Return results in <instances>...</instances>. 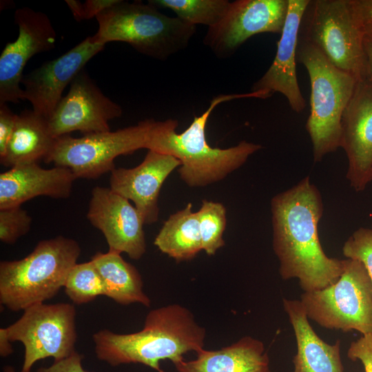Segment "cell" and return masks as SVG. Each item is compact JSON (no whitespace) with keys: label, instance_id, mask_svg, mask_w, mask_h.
Masks as SVG:
<instances>
[{"label":"cell","instance_id":"30bf717a","mask_svg":"<svg viewBox=\"0 0 372 372\" xmlns=\"http://www.w3.org/2000/svg\"><path fill=\"white\" fill-rule=\"evenodd\" d=\"M76 314L69 303H38L26 308L20 318L4 328L11 342H21L24 347L21 372H30L40 360H59L75 351Z\"/></svg>","mask_w":372,"mask_h":372},{"label":"cell","instance_id":"d6986e66","mask_svg":"<svg viewBox=\"0 0 372 372\" xmlns=\"http://www.w3.org/2000/svg\"><path fill=\"white\" fill-rule=\"evenodd\" d=\"M76 179L73 172L64 167L45 169L37 163L12 167L0 174V209L21 206L41 196L67 198Z\"/></svg>","mask_w":372,"mask_h":372},{"label":"cell","instance_id":"ba28073f","mask_svg":"<svg viewBox=\"0 0 372 372\" xmlns=\"http://www.w3.org/2000/svg\"><path fill=\"white\" fill-rule=\"evenodd\" d=\"M300 301L307 318L323 328L372 334V282L359 260L344 259L343 272L334 283L303 292Z\"/></svg>","mask_w":372,"mask_h":372},{"label":"cell","instance_id":"603a6c76","mask_svg":"<svg viewBox=\"0 0 372 372\" xmlns=\"http://www.w3.org/2000/svg\"><path fill=\"white\" fill-rule=\"evenodd\" d=\"M91 261L101 276L105 296L123 305L139 303L150 306L151 300L143 291L140 273L121 254L96 252Z\"/></svg>","mask_w":372,"mask_h":372},{"label":"cell","instance_id":"d6a6232c","mask_svg":"<svg viewBox=\"0 0 372 372\" xmlns=\"http://www.w3.org/2000/svg\"><path fill=\"white\" fill-rule=\"evenodd\" d=\"M351 3L354 17L364 29L372 22V0H351Z\"/></svg>","mask_w":372,"mask_h":372},{"label":"cell","instance_id":"277c9868","mask_svg":"<svg viewBox=\"0 0 372 372\" xmlns=\"http://www.w3.org/2000/svg\"><path fill=\"white\" fill-rule=\"evenodd\" d=\"M81 250L71 238L41 240L25 258L0 262V302L12 311L54 297L63 287Z\"/></svg>","mask_w":372,"mask_h":372},{"label":"cell","instance_id":"484cf974","mask_svg":"<svg viewBox=\"0 0 372 372\" xmlns=\"http://www.w3.org/2000/svg\"><path fill=\"white\" fill-rule=\"evenodd\" d=\"M63 287L76 304L88 303L99 296H105L103 280L91 260L76 263L70 271Z\"/></svg>","mask_w":372,"mask_h":372},{"label":"cell","instance_id":"836d02e7","mask_svg":"<svg viewBox=\"0 0 372 372\" xmlns=\"http://www.w3.org/2000/svg\"><path fill=\"white\" fill-rule=\"evenodd\" d=\"M118 0H87L83 3L85 20L96 17L99 14L110 8Z\"/></svg>","mask_w":372,"mask_h":372},{"label":"cell","instance_id":"9c48e42d","mask_svg":"<svg viewBox=\"0 0 372 372\" xmlns=\"http://www.w3.org/2000/svg\"><path fill=\"white\" fill-rule=\"evenodd\" d=\"M154 122L145 119L136 125L80 138L69 134L59 136L43 161L70 169L76 178H98L115 168L114 161L118 156L146 148Z\"/></svg>","mask_w":372,"mask_h":372},{"label":"cell","instance_id":"e0dca14e","mask_svg":"<svg viewBox=\"0 0 372 372\" xmlns=\"http://www.w3.org/2000/svg\"><path fill=\"white\" fill-rule=\"evenodd\" d=\"M181 163L176 158L148 150L144 160L133 168H114L111 172L110 189L132 201L145 224L158 220V197L162 185Z\"/></svg>","mask_w":372,"mask_h":372},{"label":"cell","instance_id":"d4e9b609","mask_svg":"<svg viewBox=\"0 0 372 372\" xmlns=\"http://www.w3.org/2000/svg\"><path fill=\"white\" fill-rule=\"evenodd\" d=\"M148 3L172 10L178 18L191 25L208 28L223 19L230 4L227 0H149Z\"/></svg>","mask_w":372,"mask_h":372},{"label":"cell","instance_id":"7402d4cb","mask_svg":"<svg viewBox=\"0 0 372 372\" xmlns=\"http://www.w3.org/2000/svg\"><path fill=\"white\" fill-rule=\"evenodd\" d=\"M55 138L45 117L33 110H25L18 115L6 153L0 163L6 167L37 163L50 152Z\"/></svg>","mask_w":372,"mask_h":372},{"label":"cell","instance_id":"7a4b0ae2","mask_svg":"<svg viewBox=\"0 0 372 372\" xmlns=\"http://www.w3.org/2000/svg\"><path fill=\"white\" fill-rule=\"evenodd\" d=\"M206 331L192 313L178 304L156 308L147 315L141 331L121 334L102 329L92 335L97 358L112 366L142 364L158 372L160 361L174 364L184 354L204 349Z\"/></svg>","mask_w":372,"mask_h":372},{"label":"cell","instance_id":"8d00e7d4","mask_svg":"<svg viewBox=\"0 0 372 372\" xmlns=\"http://www.w3.org/2000/svg\"><path fill=\"white\" fill-rule=\"evenodd\" d=\"M364 50L366 55L369 77L372 79V38L364 35Z\"/></svg>","mask_w":372,"mask_h":372},{"label":"cell","instance_id":"8992f818","mask_svg":"<svg viewBox=\"0 0 372 372\" xmlns=\"http://www.w3.org/2000/svg\"><path fill=\"white\" fill-rule=\"evenodd\" d=\"M297 61L310 81V114L306 123L314 162L340 147L342 117L358 80L330 63L312 45L298 38Z\"/></svg>","mask_w":372,"mask_h":372},{"label":"cell","instance_id":"ac0fdd59","mask_svg":"<svg viewBox=\"0 0 372 372\" xmlns=\"http://www.w3.org/2000/svg\"><path fill=\"white\" fill-rule=\"evenodd\" d=\"M309 0H288V12L275 58L262 76L255 82L251 91H263L271 96L282 94L291 109L300 113L306 107L296 72L299 30Z\"/></svg>","mask_w":372,"mask_h":372},{"label":"cell","instance_id":"6da1fadb","mask_svg":"<svg viewBox=\"0 0 372 372\" xmlns=\"http://www.w3.org/2000/svg\"><path fill=\"white\" fill-rule=\"evenodd\" d=\"M274 254L282 280L297 278L304 292L323 289L342 275L344 259L330 258L318 236L322 197L306 176L271 200Z\"/></svg>","mask_w":372,"mask_h":372},{"label":"cell","instance_id":"cb8c5ba5","mask_svg":"<svg viewBox=\"0 0 372 372\" xmlns=\"http://www.w3.org/2000/svg\"><path fill=\"white\" fill-rule=\"evenodd\" d=\"M154 244L177 262L191 260L203 250L198 214L192 211L191 203L169 216Z\"/></svg>","mask_w":372,"mask_h":372},{"label":"cell","instance_id":"7c38bea8","mask_svg":"<svg viewBox=\"0 0 372 372\" xmlns=\"http://www.w3.org/2000/svg\"><path fill=\"white\" fill-rule=\"evenodd\" d=\"M14 19L18 37L6 44L0 56V104L23 100L20 85L26 63L34 55L54 48L56 41L46 14L25 7L16 10Z\"/></svg>","mask_w":372,"mask_h":372},{"label":"cell","instance_id":"d590c367","mask_svg":"<svg viewBox=\"0 0 372 372\" xmlns=\"http://www.w3.org/2000/svg\"><path fill=\"white\" fill-rule=\"evenodd\" d=\"M65 2L70 9L75 20L77 21L85 20L83 3L76 0H66Z\"/></svg>","mask_w":372,"mask_h":372},{"label":"cell","instance_id":"2e32d148","mask_svg":"<svg viewBox=\"0 0 372 372\" xmlns=\"http://www.w3.org/2000/svg\"><path fill=\"white\" fill-rule=\"evenodd\" d=\"M340 147L347 156V178L356 191L372 180V79L358 81L341 122Z\"/></svg>","mask_w":372,"mask_h":372},{"label":"cell","instance_id":"9a60e30c","mask_svg":"<svg viewBox=\"0 0 372 372\" xmlns=\"http://www.w3.org/2000/svg\"><path fill=\"white\" fill-rule=\"evenodd\" d=\"M104 47L105 44L95 42L92 36L87 37L65 54L23 76V100L31 103L34 112L48 120L65 87Z\"/></svg>","mask_w":372,"mask_h":372},{"label":"cell","instance_id":"f1b7e54d","mask_svg":"<svg viewBox=\"0 0 372 372\" xmlns=\"http://www.w3.org/2000/svg\"><path fill=\"white\" fill-rule=\"evenodd\" d=\"M342 253L347 258L360 261L372 282V229L361 227L355 231L345 241Z\"/></svg>","mask_w":372,"mask_h":372},{"label":"cell","instance_id":"1f68e13d","mask_svg":"<svg viewBox=\"0 0 372 372\" xmlns=\"http://www.w3.org/2000/svg\"><path fill=\"white\" fill-rule=\"evenodd\" d=\"M83 355L76 351L63 359L54 361L48 367H40L36 372H93L85 370L82 365Z\"/></svg>","mask_w":372,"mask_h":372},{"label":"cell","instance_id":"4316f807","mask_svg":"<svg viewBox=\"0 0 372 372\" xmlns=\"http://www.w3.org/2000/svg\"><path fill=\"white\" fill-rule=\"evenodd\" d=\"M226 209L219 202L203 200L197 211L203 250L214 255L225 246L223 238L227 225Z\"/></svg>","mask_w":372,"mask_h":372},{"label":"cell","instance_id":"4fadbf2b","mask_svg":"<svg viewBox=\"0 0 372 372\" xmlns=\"http://www.w3.org/2000/svg\"><path fill=\"white\" fill-rule=\"evenodd\" d=\"M122 112L121 107L106 96L83 70L48 121L56 138L75 131L84 134L110 131L109 122Z\"/></svg>","mask_w":372,"mask_h":372},{"label":"cell","instance_id":"83f0119b","mask_svg":"<svg viewBox=\"0 0 372 372\" xmlns=\"http://www.w3.org/2000/svg\"><path fill=\"white\" fill-rule=\"evenodd\" d=\"M32 218L21 206L0 209V240L14 243L30 229Z\"/></svg>","mask_w":372,"mask_h":372},{"label":"cell","instance_id":"5bb4252c","mask_svg":"<svg viewBox=\"0 0 372 372\" xmlns=\"http://www.w3.org/2000/svg\"><path fill=\"white\" fill-rule=\"evenodd\" d=\"M87 218L100 230L110 251L139 260L146 251L143 219L130 200L110 188L92 190Z\"/></svg>","mask_w":372,"mask_h":372},{"label":"cell","instance_id":"52a82bcc","mask_svg":"<svg viewBox=\"0 0 372 372\" xmlns=\"http://www.w3.org/2000/svg\"><path fill=\"white\" fill-rule=\"evenodd\" d=\"M364 35L351 0H309L298 38L312 45L333 65L360 81L369 77Z\"/></svg>","mask_w":372,"mask_h":372},{"label":"cell","instance_id":"74e56055","mask_svg":"<svg viewBox=\"0 0 372 372\" xmlns=\"http://www.w3.org/2000/svg\"><path fill=\"white\" fill-rule=\"evenodd\" d=\"M364 32L365 35L372 38V22L364 27Z\"/></svg>","mask_w":372,"mask_h":372},{"label":"cell","instance_id":"f546056e","mask_svg":"<svg viewBox=\"0 0 372 372\" xmlns=\"http://www.w3.org/2000/svg\"><path fill=\"white\" fill-rule=\"evenodd\" d=\"M347 356L353 361L360 360L365 372H372V334L362 335L352 342Z\"/></svg>","mask_w":372,"mask_h":372},{"label":"cell","instance_id":"ffe728a7","mask_svg":"<svg viewBox=\"0 0 372 372\" xmlns=\"http://www.w3.org/2000/svg\"><path fill=\"white\" fill-rule=\"evenodd\" d=\"M282 302L297 345L293 372H343L340 341L330 344L322 340L311 327L300 300L283 298Z\"/></svg>","mask_w":372,"mask_h":372},{"label":"cell","instance_id":"3957f363","mask_svg":"<svg viewBox=\"0 0 372 372\" xmlns=\"http://www.w3.org/2000/svg\"><path fill=\"white\" fill-rule=\"evenodd\" d=\"M268 97L262 91L218 95L211 101L206 111L199 116H195L190 125L180 134L176 132V120L155 121L145 149L178 159L181 163L178 170L180 178L191 187H205L218 182L241 167L262 145L242 141L226 149L210 146L206 139L205 127L211 113L223 102Z\"/></svg>","mask_w":372,"mask_h":372},{"label":"cell","instance_id":"e575fe53","mask_svg":"<svg viewBox=\"0 0 372 372\" xmlns=\"http://www.w3.org/2000/svg\"><path fill=\"white\" fill-rule=\"evenodd\" d=\"M13 352L11 342L8 339L4 328L0 329V355L6 358Z\"/></svg>","mask_w":372,"mask_h":372},{"label":"cell","instance_id":"5b68a950","mask_svg":"<svg viewBox=\"0 0 372 372\" xmlns=\"http://www.w3.org/2000/svg\"><path fill=\"white\" fill-rule=\"evenodd\" d=\"M147 3L118 1L99 14L96 43L121 41L138 52L165 60L184 50L196 32V26L168 17Z\"/></svg>","mask_w":372,"mask_h":372},{"label":"cell","instance_id":"8fae6325","mask_svg":"<svg viewBox=\"0 0 372 372\" xmlns=\"http://www.w3.org/2000/svg\"><path fill=\"white\" fill-rule=\"evenodd\" d=\"M288 0H237L230 2L223 19L208 28L203 43L220 59L231 56L252 36L281 34Z\"/></svg>","mask_w":372,"mask_h":372},{"label":"cell","instance_id":"44dd1931","mask_svg":"<svg viewBox=\"0 0 372 372\" xmlns=\"http://www.w3.org/2000/svg\"><path fill=\"white\" fill-rule=\"evenodd\" d=\"M174 366L177 372H271L264 343L249 335L218 350L201 349L196 359Z\"/></svg>","mask_w":372,"mask_h":372},{"label":"cell","instance_id":"4dcf8cb0","mask_svg":"<svg viewBox=\"0 0 372 372\" xmlns=\"http://www.w3.org/2000/svg\"><path fill=\"white\" fill-rule=\"evenodd\" d=\"M18 114H14L6 105L0 104V158L6 150L13 132Z\"/></svg>","mask_w":372,"mask_h":372},{"label":"cell","instance_id":"f35d334b","mask_svg":"<svg viewBox=\"0 0 372 372\" xmlns=\"http://www.w3.org/2000/svg\"><path fill=\"white\" fill-rule=\"evenodd\" d=\"M3 372H17V371L12 366L7 365L3 367Z\"/></svg>","mask_w":372,"mask_h":372}]
</instances>
